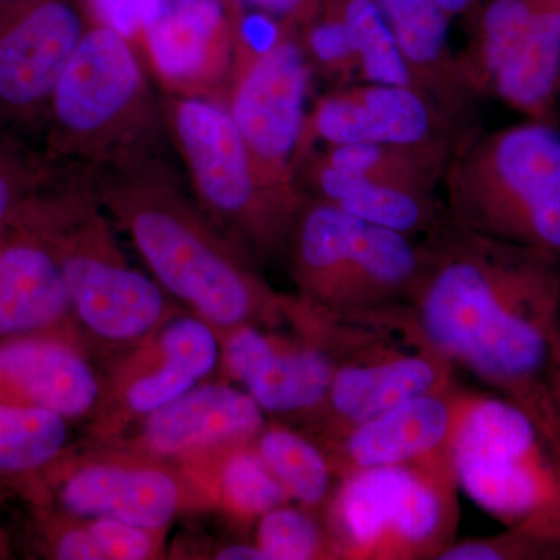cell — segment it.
<instances>
[{
	"instance_id": "obj_1",
	"label": "cell",
	"mask_w": 560,
	"mask_h": 560,
	"mask_svg": "<svg viewBox=\"0 0 560 560\" xmlns=\"http://www.w3.org/2000/svg\"><path fill=\"white\" fill-rule=\"evenodd\" d=\"M407 305L456 368L506 397L560 442L548 377L560 316V264L463 226L444 208L420 242Z\"/></svg>"
},
{
	"instance_id": "obj_2",
	"label": "cell",
	"mask_w": 560,
	"mask_h": 560,
	"mask_svg": "<svg viewBox=\"0 0 560 560\" xmlns=\"http://www.w3.org/2000/svg\"><path fill=\"white\" fill-rule=\"evenodd\" d=\"M114 226L128 235L153 279L220 335L287 323L290 296L184 190L164 154L84 168Z\"/></svg>"
},
{
	"instance_id": "obj_3",
	"label": "cell",
	"mask_w": 560,
	"mask_h": 560,
	"mask_svg": "<svg viewBox=\"0 0 560 560\" xmlns=\"http://www.w3.org/2000/svg\"><path fill=\"white\" fill-rule=\"evenodd\" d=\"M54 254L88 340L130 350L180 312L160 283L128 264L88 172L50 167L18 212Z\"/></svg>"
},
{
	"instance_id": "obj_4",
	"label": "cell",
	"mask_w": 560,
	"mask_h": 560,
	"mask_svg": "<svg viewBox=\"0 0 560 560\" xmlns=\"http://www.w3.org/2000/svg\"><path fill=\"white\" fill-rule=\"evenodd\" d=\"M46 119L50 162L88 171L164 154L168 140L138 47L92 22L55 86Z\"/></svg>"
},
{
	"instance_id": "obj_5",
	"label": "cell",
	"mask_w": 560,
	"mask_h": 560,
	"mask_svg": "<svg viewBox=\"0 0 560 560\" xmlns=\"http://www.w3.org/2000/svg\"><path fill=\"white\" fill-rule=\"evenodd\" d=\"M453 220L560 264V132L526 121L458 140L441 179Z\"/></svg>"
},
{
	"instance_id": "obj_6",
	"label": "cell",
	"mask_w": 560,
	"mask_h": 560,
	"mask_svg": "<svg viewBox=\"0 0 560 560\" xmlns=\"http://www.w3.org/2000/svg\"><path fill=\"white\" fill-rule=\"evenodd\" d=\"M452 459L459 490L504 528L560 539V442L517 404L464 390Z\"/></svg>"
},
{
	"instance_id": "obj_7",
	"label": "cell",
	"mask_w": 560,
	"mask_h": 560,
	"mask_svg": "<svg viewBox=\"0 0 560 560\" xmlns=\"http://www.w3.org/2000/svg\"><path fill=\"white\" fill-rule=\"evenodd\" d=\"M452 456L342 477L323 511L337 560H438L456 539Z\"/></svg>"
},
{
	"instance_id": "obj_8",
	"label": "cell",
	"mask_w": 560,
	"mask_h": 560,
	"mask_svg": "<svg viewBox=\"0 0 560 560\" xmlns=\"http://www.w3.org/2000/svg\"><path fill=\"white\" fill-rule=\"evenodd\" d=\"M283 261L305 301L340 318H360L407 304L422 248L410 235L364 223L305 194Z\"/></svg>"
},
{
	"instance_id": "obj_9",
	"label": "cell",
	"mask_w": 560,
	"mask_h": 560,
	"mask_svg": "<svg viewBox=\"0 0 560 560\" xmlns=\"http://www.w3.org/2000/svg\"><path fill=\"white\" fill-rule=\"evenodd\" d=\"M161 108L168 140L210 220L257 264L283 260L301 205H290L261 183L226 105L165 92Z\"/></svg>"
},
{
	"instance_id": "obj_10",
	"label": "cell",
	"mask_w": 560,
	"mask_h": 560,
	"mask_svg": "<svg viewBox=\"0 0 560 560\" xmlns=\"http://www.w3.org/2000/svg\"><path fill=\"white\" fill-rule=\"evenodd\" d=\"M455 372L407 304L372 313L338 363L318 419L302 433L326 444L404 401L458 385Z\"/></svg>"
},
{
	"instance_id": "obj_11",
	"label": "cell",
	"mask_w": 560,
	"mask_h": 560,
	"mask_svg": "<svg viewBox=\"0 0 560 560\" xmlns=\"http://www.w3.org/2000/svg\"><path fill=\"white\" fill-rule=\"evenodd\" d=\"M311 75L300 28L283 25L279 38L264 50L254 49L234 28V62L224 105L261 183L294 206L305 195L298 183V149Z\"/></svg>"
},
{
	"instance_id": "obj_12",
	"label": "cell",
	"mask_w": 560,
	"mask_h": 560,
	"mask_svg": "<svg viewBox=\"0 0 560 560\" xmlns=\"http://www.w3.org/2000/svg\"><path fill=\"white\" fill-rule=\"evenodd\" d=\"M280 327L242 326L220 335L221 364L276 422L308 429L323 410L340 361L337 319L304 304Z\"/></svg>"
},
{
	"instance_id": "obj_13",
	"label": "cell",
	"mask_w": 560,
	"mask_h": 560,
	"mask_svg": "<svg viewBox=\"0 0 560 560\" xmlns=\"http://www.w3.org/2000/svg\"><path fill=\"white\" fill-rule=\"evenodd\" d=\"M471 90L490 91L529 120L556 125L560 13L555 0H492L459 55Z\"/></svg>"
},
{
	"instance_id": "obj_14",
	"label": "cell",
	"mask_w": 560,
	"mask_h": 560,
	"mask_svg": "<svg viewBox=\"0 0 560 560\" xmlns=\"http://www.w3.org/2000/svg\"><path fill=\"white\" fill-rule=\"evenodd\" d=\"M221 361L220 334L178 312L136 345L103 382L97 427L113 434L200 385Z\"/></svg>"
},
{
	"instance_id": "obj_15",
	"label": "cell",
	"mask_w": 560,
	"mask_h": 560,
	"mask_svg": "<svg viewBox=\"0 0 560 560\" xmlns=\"http://www.w3.org/2000/svg\"><path fill=\"white\" fill-rule=\"evenodd\" d=\"M88 27L81 0L0 3V116H46L55 86Z\"/></svg>"
},
{
	"instance_id": "obj_16",
	"label": "cell",
	"mask_w": 560,
	"mask_h": 560,
	"mask_svg": "<svg viewBox=\"0 0 560 560\" xmlns=\"http://www.w3.org/2000/svg\"><path fill=\"white\" fill-rule=\"evenodd\" d=\"M139 46L167 94L224 103L234 62L230 0H145Z\"/></svg>"
},
{
	"instance_id": "obj_17",
	"label": "cell",
	"mask_w": 560,
	"mask_h": 560,
	"mask_svg": "<svg viewBox=\"0 0 560 560\" xmlns=\"http://www.w3.org/2000/svg\"><path fill=\"white\" fill-rule=\"evenodd\" d=\"M452 120L422 92L399 84L364 83L323 95L305 114L298 173L316 142L427 147L453 143Z\"/></svg>"
},
{
	"instance_id": "obj_18",
	"label": "cell",
	"mask_w": 560,
	"mask_h": 560,
	"mask_svg": "<svg viewBox=\"0 0 560 560\" xmlns=\"http://www.w3.org/2000/svg\"><path fill=\"white\" fill-rule=\"evenodd\" d=\"M463 386L404 401L319 445L338 480L372 467L452 456Z\"/></svg>"
},
{
	"instance_id": "obj_19",
	"label": "cell",
	"mask_w": 560,
	"mask_h": 560,
	"mask_svg": "<svg viewBox=\"0 0 560 560\" xmlns=\"http://www.w3.org/2000/svg\"><path fill=\"white\" fill-rule=\"evenodd\" d=\"M44 478L54 480L61 510L80 521L114 518L164 530L186 503L176 475L149 460H92L62 474L50 467Z\"/></svg>"
},
{
	"instance_id": "obj_20",
	"label": "cell",
	"mask_w": 560,
	"mask_h": 560,
	"mask_svg": "<svg viewBox=\"0 0 560 560\" xmlns=\"http://www.w3.org/2000/svg\"><path fill=\"white\" fill-rule=\"evenodd\" d=\"M103 381L79 337L28 335L0 341V401L54 411L70 420L97 415Z\"/></svg>"
},
{
	"instance_id": "obj_21",
	"label": "cell",
	"mask_w": 560,
	"mask_h": 560,
	"mask_svg": "<svg viewBox=\"0 0 560 560\" xmlns=\"http://www.w3.org/2000/svg\"><path fill=\"white\" fill-rule=\"evenodd\" d=\"M268 416L246 390L200 383L140 420L138 448L151 458L198 455L256 440Z\"/></svg>"
},
{
	"instance_id": "obj_22",
	"label": "cell",
	"mask_w": 560,
	"mask_h": 560,
	"mask_svg": "<svg viewBox=\"0 0 560 560\" xmlns=\"http://www.w3.org/2000/svg\"><path fill=\"white\" fill-rule=\"evenodd\" d=\"M43 334L79 337V327L54 254L13 220L0 241V341Z\"/></svg>"
},
{
	"instance_id": "obj_23",
	"label": "cell",
	"mask_w": 560,
	"mask_h": 560,
	"mask_svg": "<svg viewBox=\"0 0 560 560\" xmlns=\"http://www.w3.org/2000/svg\"><path fill=\"white\" fill-rule=\"evenodd\" d=\"M388 22L412 86L448 117L463 119L477 92L459 55L448 46V16L436 0H377Z\"/></svg>"
},
{
	"instance_id": "obj_24",
	"label": "cell",
	"mask_w": 560,
	"mask_h": 560,
	"mask_svg": "<svg viewBox=\"0 0 560 560\" xmlns=\"http://www.w3.org/2000/svg\"><path fill=\"white\" fill-rule=\"evenodd\" d=\"M305 183L311 197L329 202L364 223L401 232L410 237L429 234L440 221L444 206L436 195L375 183L338 171L318 156L307 158Z\"/></svg>"
},
{
	"instance_id": "obj_25",
	"label": "cell",
	"mask_w": 560,
	"mask_h": 560,
	"mask_svg": "<svg viewBox=\"0 0 560 560\" xmlns=\"http://www.w3.org/2000/svg\"><path fill=\"white\" fill-rule=\"evenodd\" d=\"M455 145L441 143V145L405 147L390 145V143H348V145L327 147L316 156L331 167L350 175L404 187V189L434 194Z\"/></svg>"
},
{
	"instance_id": "obj_26",
	"label": "cell",
	"mask_w": 560,
	"mask_h": 560,
	"mask_svg": "<svg viewBox=\"0 0 560 560\" xmlns=\"http://www.w3.org/2000/svg\"><path fill=\"white\" fill-rule=\"evenodd\" d=\"M253 444L291 501L323 514L338 482L323 448L280 422H268Z\"/></svg>"
},
{
	"instance_id": "obj_27",
	"label": "cell",
	"mask_w": 560,
	"mask_h": 560,
	"mask_svg": "<svg viewBox=\"0 0 560 560\" xmlns=\"http://www.w3.org/2000/svg\"><path fill=\"white\" fill-rule=\"evenodd\" d=\"M69 444V420L0 401V478L40 480Z\"/></svg>"
},
{
	"instance_id": "obj_28",
	"label": "cell",
	"mask_w": 560,
	"mask_h": 560,
	"mask_svg": "<svg viewBox=\"0 0 560 560\" xmlns=\"http://www.w3.org/2000/svg\"><path fill=\"white\" fill-rule=\"evenodd\" d=\"M212 458L213 495L235 521L257 523L272 508L290 503L253 441L213 448Z\"/></svg>"
},
{
	"instance_id": "obj_29",
	"label": "cell",
	"mask_w": 560,
	"mask_h": 560,
	"mask_svg": "<svg viewBox=\"0 0 560 560\" xmlns=\"http://www.w3.org/2000/svg\"><path fill=\"white\" fill-rule=\"evenodd\" d=\"M320 10L330 11L345 24L359 57L361 80L412 86L410 73L377 0H320Z\"/></svg>"
},
{
	"instance_id": "obj_30",
	"label": "cell",
	"mask_w": 560,
	"mask_h": 560,
	"mask_svg": "<svg viewBox=\"0 0 560 560\" xmlns=\"http://www.w3.org/2000/svg\"><path fill=\"white\" fill-rule=\"evenodd\" d=\"M256 545L267 560H337L320 512L280 504L256 523Z\"/></svg>"
},
{
	"instance_id": "obj_31",
	"label": "cell",
	"mask_w": 560,
	"mask_h": 560,
	"mask_svg": "<svg viewBox=\"0 0 560 560\" xmlns=\"http://www.w3.org/2000/svg\"><path fill=\"white\" fill-rule=\"evenodd\" d=\"M438 560H560V539L517 529L455 539Z\"/></svg>"
},
{
	"instance_id": "obj_32",
	"label": "cell",
	"mask_w": 560,
	"mask_h": 560,
	"mask_svg": "<svg viewBox=\"0 0 560 560\" xmlns=\"http://www.w3.org/2000/svg\"><path fill=\"white\" fill-rule=\"evenodd\" d=\"M300 32L313 66L342 81L359 75V57L352 40L345 24L334 13L320 10L319 16Z\"/></svg>"
},
{
	"instance_id": "obj_33",
	"label": "cell",
	"mask_w": 560,
	"mask_h": 560,
	"mask_svg": "<svg viewBox=\"0 0 560 560\" xmlns=\"http://www.w3.org/2000/svg\"><path fill=\"white\" fill-rule=\"evenodd\" d=\"M49 171V164L35 160L21 147L0 138V241L10 230L22 205Z\"/></svg>"
},
{
	"instance_id": "obj_34",
	"label": "cell",
	"mask_w": 560,
	"mask_h": 560,
	"mask_svg": "<svg viewBox=\"0 0 560 560\" xmlns=\"http://www.w3.org/2000/svg\"><path fill=\"white\" fill-rule=\"evenodd\" d=\"M88 525L106 560L151 559L161 545V530L140 528L114 518H92Z\"/></svg>"
},
{
	"instance_id": "obj_35",
	"label": "cell",
	"mask_w": 560,
	"mask_h": 560,
	"mask_svg": "<svg viewBox=\"0 0 560 560\" xmlns=\"http://www.w3.org/2000/svg\"><path fill=\"white\" fill-rule=\"evenodd\" d=\"M69 517V515H68ZM44 544L50 558L61 560H106L101 545L86 522L69 517L46 518L43 525Z\"/></svg>"
},
{
	"instance_id": "obj_36",
	"label": "cell",
	"mask_w": 560,
	"mask_h": 560,
	"mask_svg": "<svg viewBox=\"0 0 560 560\" xmlns=\"http://www.w3.org/2000/svg\"><path fill=\"white\" fill-rule=\"evenodd\" d=\"M92 24L106 25L127 36L136 46L142 32L145 0H81Z\"/></svg>"
},
{
	"instance_id": "obj_37",
	"label": "cell",
	"mask_w": 560,
	"mask_h": 560,
	"mask_svg": "<svg viewBox=\"0 0 560 560\" xmlns=\"http://www.w3.org/2000/svg\"><path fill=\"white\" fill-rule=\"evenodd\" d=\"M270 14L276 20L287 22L296 28L307 27L320 13V0H241Z\"/></svg>"
},
{
	"instance_id": "obj_38",
	"label": "cell",
	"mask_w": 560,
	"mask_h": 560,
	"mask_svg": "<svg viewBox=\"0 0 560 560\" xmlns=\"http://www.w3.org/2000/svg\"><path fill=\"white\" fill-rule=\"evenodd\" d=\"M215 559L221 560H267L265 552L254 544H232L221 548Z\"/></svg>"
},
{
	"instance_id": "obj_39",
	"label": "cell",
	"mask_w": 560,
	"mask_h": 560,
	"mask_svg": "<svg viewBox=\"0 0 560 560\" xmlns=\"http://www.w3.org/2000/svg\"><path fill=\"white\" fill-rule=\"evenodd\" d=\"M436 3L451 18L453 14L463 13L464 10L469 9L474 0H436Z\"/></svg>"
},
{
	"instance_id": "obj_40",
	"label": "cell",
	"mask_w": 560,
	"mask_h": 560,
	"mask_svg": "<svg viewBox=\"0 0 560 560\" xmlns=\"http://www.w3.org/2000/svg\"><path fill=\"white\" fill-rule=\"evenodd\" d=\"M5 541H3L2 536H0V558H5Z\"/></svg>"
},
{
	"instance_id": "obj_41",
	"label": "cell",
	"mask_w": 560,
	"mask_h": 560,
	"mask_svg": "<svg viewBox=\"0 0 560 560\" xmlns=\"http://www.w3.org/2000/svg\"><path fill=\"white\" fill-rule=\"evenodd\" d=\"M11 2V0H0V3Z\"/></svg>"
}]
</instances>
